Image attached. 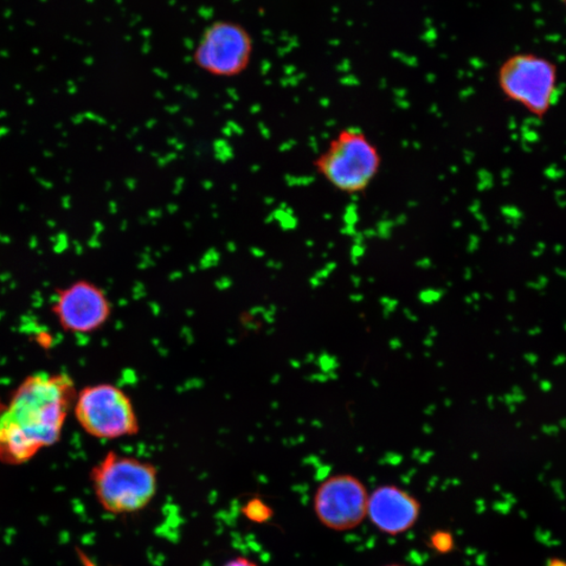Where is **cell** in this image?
Returning a JSON list of instances; mask_svg holds the SVG:
<instances>
[{
    "mask_svg": "<svg viewBox=\"0 0 566 566\" xmlns=\"http://www.w3.org/2000/svg\"><path fill=\"white\" fill-rule=\"evenodd\" d=\"M318 175L334 190L357 196L376 181L382 167V154L360 128H343L314 160Z\"/></svg>",
    "mask_w": 566,
    "mask_h": 566,
    "instance_id": "obj_3",
    "label": "cell"
},
{
    "mask_svg": "<svg viewBox=\"0 0 566 566\" xmlns=\"http://www.w3.org/2000/svg\"><path fill=\"white\" fill-rule=\"evenodd\" d=\"M546 566H566L564 559L552 557L546 562Z\"/></svg>",
    "mask_w": 566,
    "mask_h": 566,
    "instance_id": "obj_14",
    "label": "cell"
},
{
    "mask_svg": "<svg viewBox=\"0 0 566 566\" xmlns=\"http://www.w3.org/2000/svg\"><path fill=\"white\" fill-rule=\"evenodd\" d=\"M385 566H405V565H402V564H388V565H385Z\"/></svg>",
    "mask_w": 566,
    "mask_h": 566,
    "instance_id": "obj_16",
    "label": "cell"
},
{
    "mask_svg": "<svg viewBox=\"0 0 566 566\" xmlns=\"http://www.w3.org/2000/svg\"><path fill=\"white\" fill-rule=\"evenodd\" d=\"M89 476L96 501L112 516L142 512L158 493V468L137 456L109 452Z\"/></svg>",
    "mask_w": 566,
    "mask_h": 566,
    "instance_id": "obj_2",
    "label": "cell"
},
{
    "mask_svg": "<svg viewBox=\"0 0 566 566\" xmlns=\"http://www.w3.org/2000/svg\"><path fill=\"white\" fill-rule=\"evenodd\" d=\"M243 516L255 524H265L273 517V511L265 501L253 498L243 507Z\"/></svg>",
    "mask_w": 566,
    "mask_h": 566,
    "instance_id": "obj_10",
    "label": "cell"
},
{
    "mask_svg": "<svg viewBox=\"0 0 566 566\" xmlns=\"http://www.w3.org/2000/svg\"><path fill=\"white\" fill-rule=\"evenodd\" d=\"M563 5H565L566 8V0H562Z\"/></svg>",
    "mask_w": 566,
    "mask_h": 566,
    "instance_id": "obj_17",
    "label": "cell"
},
{
    "mask_svg": "<svg viewBox=\"0 0 566 566\" xmlns=\"http://www.w3.org/2000/svg\"><path fill=\"white\" fill-rule=\"evenodd\" d=\"M253 53L254 41L248 29L240 23L221 19L204 30L192 60L205 74L231 79L246 72Z\"/></svg>",
    "mask_w": 566,
    "mask_h": 566,
    "instance_id": "obj_6",
    "label": "cell"
},
{
    "mask_svg": "<svg viewBox=\"0 0 566 566\" xmlns=\"http://www.w3.org/2000/svg\"><path fill=\"white\" fill-rule=\"evenodd\" d=\"M73 413L82 430L96 440H121L140 433L132 397L117 385L98 383L82 388L77 392Z\"/></svg>",
    "mask_w": 566,
    "mask_h": 566,
    "instance_id": "obj_4",
    "label": "cell"
},
{
    "mask_svg": "<svg viewBox=\"0 0 566 566\" xmlns=\"http://www.w3.org/2000/svg\"><path fill=\"white\" fill-rule=\"evenodd\" d=\"M77 389L66 374L37 372L0 400V462L19 466L60 441Z\"/></svg>",
    "mask_w": 566,
    "mask_h": 566,
    "instance_id": "obj_1",
    "label": "cell"
},
{
    "mask_svg": "<svg viewBox=\"0 0 566 566\" xmlns=\"http://www.w3.org/2000/svg\"><path fill=\"white\" fill-rule=\"evenodd\" d=\"M442 295L434 291H426L420 295V299L426 305L434 304V302L439 301Z\"/></svg>",
    "mask_w": 566,
    "mask_h": 566,
    "instance_id": "obj_13",
    "label": "cell"
},
{
    "mask_svg": "<svg viewBox=\"0 0 566 566\" xmlns=\"http://www.w3.org/2000/svg\"><path fill=\"white\" fill-rule=\"evenodd\" d=\"M50 308L61 329L73 334L100 331L113 314V305L105 289L87 279L56 289Z\"/></svg>",
    "mask_w": 566,
    "mask_h": 566,
    "instance_id": "obj_7",
    "label": "cell"
},
{
    "mask_svg": "<svg viewBox=\"0 0 566 566\" xmlns=\"http://www.w3.org/2000/svg\"><path fill=\"white\" fill-rule=\"evenodd\" d=\"M370 495L361 480L349 474L331 476L314 497V511L321 525L338 532L356 529L368 517Z\"/></svg>",
    "mask_w": 566,
    "mask_h": 566,
    "instance_id": "obj_8",
    "label": "cell"
},
{
    "mask_svg": "<svg viewBox=\"0 0 566 566\" xmlns=\"http://www.w3.org/2000/svg\"><path fill=\"white\" fill-rule=\"evenodd\" d=\"M390 345L392 350H398L402 346V343L400 342V340L394 339L391 341Z\"/></svg>",
    "mask_w": 566,
    "mask_h": 566,
    "instance_id": "obj_15",
    "label": "cell"
},
{
    "mask_svg": "<svg viewBox=\"0 0 566 566\" xmlns=\"http://www.w3.org/2000/svg\"><path fill=\"white\" fill-rule=\"evenodd\" d=\"M498 85L505 98L543 119L555 105L559 92L554 62L532 53L507 57L498 70Z\"/></svg>",
    "mask_w": 566,
    "mask_h": 566,
    "instance_id": "obj_5",
    "label": "cell"
},
{
    "mask_svg": "<svg viewBox=\"0 0 566 566\" xmlns=\"http://www.w3.org/2000/svg\"><path fill=\"white\" fill-rule=\"evenodd\" d=\"M420 514L419 500L397 486H381L370 495L368 517L377 530L388 535L397 536L409 531Z\"/></svg>",
    "mask_w": 566,
    "mask_h": 566,
    "instance_id": "obj_9",
    "label": "cell"
},
{
    "mask_svg": "<svg viewBox=\"0 0 566 566\" xmlns=\"http://www.w3.org/2000/svg\"><path fill=\"white\" fill-rule=\"evenodd\" d=\"M223 566H260V564L252 561V559L240 556L230 559V561L224 563Z\"/></svg>",
    "mask_w": 566,
    "mask_h": 566,
    "instance_id": "obj_12",
    "label": "cell"
},
{
    "mask_svg": "<svg viewBox=\"0 0 566 566\" xmlns=\"http://www.w3.org/2000/svg\"><path fill=\"white\" fill-rule=\"evenodd\" d=\"M433 543L434 549L442 552H446L452 546V538L448 534H436L434 537Z\"/></svg>",
    "mask_w": 566,
    "mask_h": 566,
    "instance_id": "obj_11",
    "label": "cell"
}]
</instances>
